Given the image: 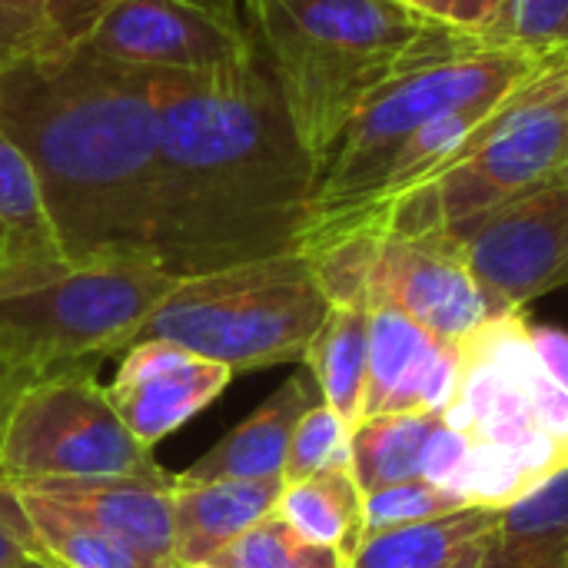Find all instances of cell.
Segmentation results:
<instances>
[{
    "instance_id": "31",
    "label": "cell",
    "mask_w": 568,
    "mask_h": 568,
    "mask_svg": "<svg viewBox=\"0 0 568 568\" xmlns=\"http://www.w3.org/2000/svg\"><path fill=\"white\" fill-rule=\"evenodd\" d=\"M532 346L542 369L568 393V333L559 326H532Z\"/></svg>"
},
{
    "instance_id": "8",
    "label": "cell",
    "mask_w": 568,
    "mask_h": 568,
    "mask_svg": "<svg viewBox=\"0 0 568 568\" xmlns=\"http://www.w3.org/2000/svg\"><path fill=\"white\" fill-rule=\"evenodd\" d=\"M566 160L568 53H562L506 103V110L436 183L389 206L363 233L449 230L549 183Z\"/></svg>"
},
{
    "instance_id": "15",
    "label": "cell",
    "mask_w": 568,
    "mask_h": 568,
    "mask_svg": "<svg viewBox=\"0 0 568 568\" xmlns=\"http://www.w3.org/2000/svg\"><path fill=\"white\" fill-rule=\"evenodd\" d=\"M27 486L57 506L70 509L123 549L153 568H173V483H146L130 476H83V479H27Z\"/></svg>"
},
{
    "instance_id": "28",
    "label": "cell",
    "mask_w": 568,
    "mask_h": 568,
    "mask_svg": "<svg viewBox=\"0 0 568 568\" xmlns=\"http://www.w3.org/2000/svg\"><path fill=\"white\" fill-rule=\"evenodd\" d=\"M349 436H353V429L320 399L316 406H310L303 413V419L293 429L283 479L300 483L323 469L349 466Z\"/></svg>"
},
{
    "instance_id": "11",
    "label": "cell",
    "mask_w": 568,
    "mask_h": 568,
    "mask_svg": "<svg viewBox=\"0 0 568 568\" xmlns=\"http://www.w3.org/2000/svg\"><path fill=\"white\" fill-rule=\"evenodd\" d=\"M80 47L143 73H213L260 50L250 23L196 0H116Z\"/></svg>"
},
{
    "instance_id": "29",
    "label": "cell",
    "mask_w": 568,
    "mask_h": 568,
    "mask_svg": "<svg viewBox=\"0 0 568 568\" xmlns=\"http://www.w3.org/2000/svg\"><path fill=\"white\" fill-rule=\"evenodd\" d=\"M57 47L63 43L50 30L40 0H0V70Z\"/></svg>"
},
{
    "instance_id": "3",
    "label": "cell",
    "mask_w": 568,
    "mask_h": 568,
    "mask_svg": "<svg viewBox=\"0 0 568 568\" xmlns=\"http://www.w3.org/2000/svg\"><path fill=\"white\" fill-rule=\"evenodd\" d=\"M246 23L320 173L356 110L459 33L399 0H263Z\"/></svg>"
},
{
    "instance_id": "35",
    "label": "cell",
    "mask_w": 568,
    "mask_h": 568,
    "mask_svg": "<svg viewBox=\"0 0 568 568\" xmlns=\"http://www.w3.org/2000/svg\"><path fill=\"white\" fill-rule=\"evenodd\" d=\"M403 7L429 17V20H446L449 23V13H453V0H399Z\"/></svg>"
},
{
    "instance_id": "14",
    "label": "cell",
    "mask_w": 568,
    "mask_h": 568,
    "mask_svg": "<svg viewBox=\"0 0 568 568\" xmlns=\"http://www.w3.org/2000/svg\"><path fill=\"white\" fill-rule=\"evenodd\" d=\"M459 369V343L406 313L369 303V369L363 419L386 413H443Z\"/></svg>"
},
{
    "instance_id": "7",
    "label": "cell",
    "mask_w": 568,
    "mask_h": 568,
    "mask_svg": "<svg viewBox=\"0 0 568 568\" xmlns=\"http://www.w3.org/2000/svg\"><path fill=\"white\" fill-rule=\"evenodd\" d=\"M329 300L306 253L180 276L136 339H170L236 373L303 363ZM133 339V343H136Z\"/></svg>"
},
{
    "instance_id": "34",
    "label": "cell",
    "mask_w": 568,
    "mask_h": 568,
    "mask_svg": "<svg viewBox=\"0 0 568 568\" xmlns=\"http://www.w3.org/2000/svg\"><path fill=\"white\" fill-rule=\"evenodd\" d=\"M499 7H503V0H453L449 23L466 33H479L496 17Z\"/></svg>"
},
{
    "instance_id": "40",
    "label": "cell",
    "mask_w": 568,
    "mask_h": 568,
    "mask_svg": "<svg viewBox=\"0 0 568 568\" xmlns=\"http://www.w3.org/2000/svg\"><path fill=\"white\" fill-rule=\"evenodd\" d=\"M256 3H263V0H243V10H250V7H256Z\"/></svg>"
},
{
    "instance_id": "4",
    "label": "cell",
    "mask_w": 568,
    "mask_h": 568,
    "mask_svg": "<svg viewBox=\"0 0 568 568\" xmlns=\"http://www.w3.org/2000/svg\"><path fill=\"white\" fill-rule=\"evenodd\" d=\"M443 419L469 446L453 486L469 506L503 509L568 466V393L542 369L523 313L493 316L459 339Z\"/></svg>"
},
{
    "instance_id": "37",
    "label": "cell",
    "mask_w": 568,
    "mask_h": 568,
    "mask_svg": "<svg viewBox=\"0 0 568 568\" xmlns=\"http://www.w3.org/2000/svg\"><path fill=\"white\" fill-rule=\"evenodd\" d=\"M196 3H206V7H213V10L236 13V17H240V7H243V0H196Z\"/></svg>"
},
{
    "instance_id": "6",
    "label": "cell",
    "mask_w": 568,
    "mask_h": 568,
    "mask_svg": "<svg viewBox=\"0 0 568 568\" xmlns=\"http://www.w3.org/2000/svg\"><path fill=\"white\" fill-rule=\"evenodd\" d=\"M173 286L153 260L0 256V349L37 373L123 353Z\"/></svg>"
},
{
    "instance_id": "2",
    "label": "cell",
    "mask_w": 568,
    "mask_h": 568,
    "mask_svg": "<svg viewBox=\"0 0 568 568\" xmlns=\"http://www.w3.org/2000/svg\"><path fill=\"white\" fill-rule=\"evenodd\" d=\"M0 126L33 163L70 263L153 260L160 110L150 73L83 47L23 57L0 70Z\"/></svg>"
},
{
    "instance_id": "24",
    "label": "cell",
    "mask_w": 568,
    "mask_h": 568,
    "mask_svg": "<svg viewBox=\"0 0 568 568\" xmlns=\"http://www.w3.org/2000/svg\"><path fill=\"white\" fill-rule=\"evenodd\" d=\"M27 509V519L43 546V552L63 568H153L143 562L136 552L123 549L120 542H113L110 536H103L100 529H93L90 523H83L80 516H73L70 509L57 506L53 499L10 483Z\"/></svg>"
},
{
    "instance_id": "16",
    "label": "cell",
    "mask_w": 568,
    "mask_h": 568,
    "mask_svg": "<svg viewBox=\"0 0 568 568\" xmlns=\"http://www.w3.org/2000/svg\"><path fill=\"white\" fill-rule=\"evenodd\" d=\"M323 396L313 376H290L250 419H243L233 433H226L210 453H203L176 483H216V479H273L283 476L290 439L296 423L310 406Z\"/></svg>"
},
{
    "instance_id": "19",
    "label": "cell",
    "mask_w": 568,
    "mask_h": 568,
    "mask_svg": "<svg viewBox=\"0 0 568 568\" xmlns=\"http://www.w3.org/2000/svg\"><path fill=\"white\" fill-rule=\"evenodd\" d=\"M323 403L353 429L363 419L369 369V300L329 303V313L303 356Z\"/></svg>"
},
{
    "instance_id": "13",
    "label": "cell",
    "mask_w": 568,
    "mask_h": 568,
    "mask_svg": "<svg viewBox=\"0 0 568 568\" xmlns=\"http://www.w3.org/2000/svg\"><path fill=\"white\" fill-rule=\"evenodd\" d=\"M233 379V369L170 339H136L123 349L106 396L123 426L156 446L203 413Z\"/></svg>"
},
{
    "instance_id": "30",
    "label": "cell",
    "mask_w": 568,
    "mask_h": 568,
    "mask_svg": "<svg viewBox=\"0 0 568 568\" xmlns=\"http://www.w3.org/2000/svg\"><path fill=\"white\" fill-rule=\"evenodd\" d=\"M116 0H40L43 17L63 47H80Z\"/></svg>"
},
{
    "instance_id": "9",
    "label": "cell",
    "mask_w": 568,
    "mask_h": 568,
    "mask_svg": "<svg viewBox=\"0 0 568 568\" xmlns=\"http://www.w3.org/2000/svg\"><path fill=\"white\" fill-rule=\"evenodd\" d=\"M130 476L173 483L116 416L106 386L97 383L93 363L63 366L33 379L0 439V479H83Z\"/></svg>"
},
{
    "instance_id": "32",
    "label": "cell",
    "mask_w": 568,
    "mask_h": 568,
    "mask_svg": "<svg viewBox=\"0 0 568 568\" xmlns=\"http://www.w3.org/2000/svg\"><path fill=\"white\" fill-rule=\"evenodd\" d=\"M40 376H43V373H37V369L17 363L13 356H7V353L0 349V439H3L7 419H10V413H13L20 393H23L33 379H40Z\"/></svg>"
},
{
    "instance_id": "21",
    "label": "cell",
    "mask_w": 568,
    "mask_h": 568,
    "mask_svg": "<svg viewBox=\"0 0 568 568\" xmlns=\"http://www.w3.org/2000/svg\"><path fill=\"white\" fill-rule=\"evenodd\" d=\"M363 503L366 496L353 476V466H333L310 479L286 483L276 516H283L303 539L329 546L353 562L366 536Z\"/></svg>"
},
{
    "instance_id": "27",
    "label": "cell",
    "mask_w": 568,
    "mask_h": 568,
    "mask_svg": "<svg viewBox=\"0 0 568 568\" xmlns=\"http://www.w3.org/2000/svg\"><path fill=\"white\" fill-rule=\"evenodd\" d=\"M469 503L463 496H456L453 489H446L439 483L406 479V483L366 493L363 523H366V536H373V532H386V529H396V526H413V523L439 519V516L459 513Z\"/></svg>"
},
{
    "instance_id": "38",
    "label": "cell",
    "mask_w": 568,
    "mask_h": 568,
    "mask_svg": "<svg viewBox=\"0 0 568 568\" xmlns=\"http://www.w3.org/2000/svg\"><path fill=\"white\" fill-rule=\"evenodd\" d=\"M552 180H556V183H562V186L568 190V160H566V166H562V170H559V173H556Z\"/></svg>"
},
{
    "instance_id": "22",
    "label": "cell",
    "mask_w": 568,
    "mask_h": 568,
    "mask_svg": "<svg viewBox=\"0 0 568 568\" xmlns=\"http://www.w3.org/2000/svg\"><path fill=\"white\" fill-rule=\"evenodd\" d=\"M499 509L466 506L459 513L373 532L356 549L349 568H449L473 542L493 532Z\"/></svg>"
},
{
    "instance_id": "23",
    "label": "cell",
    "mask_w": 568,
    "mask_h": 568,
    "mask_svg": "<svg viewBox=\"0 0 568 568\" xmlns=\"http://www.w3.org/2000/svg\"><path fill=\"white\" fill-rule=\"evenodd\" d=\"M0 256L10 260L63 256L37 170L3 126H0Z\"/></svg>"
},
{
    "instance_id": "20",
    "label": "cell",
    "mask_w": 568,
    "mask_h": 568,
    "mask_svg": "<svg viewBox=\"0 0 568 568\" xmlns=\"http://www.w3.org/2000/svg\"><path fill=\"white\" fill-rule=\"evenodd\" d=\"M439 426L443 413H386L359 419L349 436V466L363 496L406 479H423Z\"/></svg>"
},
{
    "instance_id": "17",
    "label": "cell",
    "mask_w": 568,
    "mask_h": 568,
    "mask_svg": "<svg viewBox=\"0 0 568 568\" xmlns=\"http://www.w3.org/2000/svg\"><path fill=\"white\" fill-rule=\"evenodd\" d=\"M286 489L273 479H216L183 486L173 479V556L176 566H203L213 552L230 546L250 526L276 513Z\"/></svg>"
},
{
    "instance_id": "12",
    "label": "cell",
    "mask_w": 568,
    "mask_h": 568,
    "mask_svg": "<svg viewBox=\"0 0 568 568\" xmlns=\"http://www.w3.org/2000/svg\"><path fill=\"white\" fill-rule=\"evenodd\" d=\"M369 236V303L393 306L453 343L496 316L449 230H383Z\"/></svg>"
},
{
    "instance_id": "1",
    "label": "cell",
    "mask_w": 568,
    "mask_h": 568,
    "mask_svg": "<svg viewBox=\"0 0 568 568\" xmlns=\"http://www.w3.org/2000/svg\"><path fill=\"white\" fill-rule=\"evenodd\" d=\"M160 146L150 256L180 276L300 253L320 163L256 50L213 73H150Z\"/></svg>"
},
{
    "instance_id": "26",
    "label": "cell",
    "mask_w": 568,
    "mask_h": 568,
    "mask_svg": "<svg viewBox=\"0 0 568 568\" xmlns=\"http://www.w3.org/2000/svg\"><path fill=\"white\" fill-rule=\"evenodd\" d=\"M473 37L496 50H568V0H503L496 17Z\"/></svg>"
},
{
    "instance_id": "39",
    "label": "cell",
    "mask_w": 568,
    "mask_h": 568,
    "mask_svg": "<svg viewBox=\"0 0 568 568\" xmlns=\"http://www.w3.org/2000/svg\"><path fill=\"white\" fill-rule=\"evenodd\" d=\"M20 568H63V566H50V562H30V566H20Z\"/></svg>"
},
{
    "instance_id": "25",
    "label": "cell",
    "mask_w": 568,
    "mask_h": 568,
    "mask_svg": "<svg viewBox=\"0 0 568 568\" xmlns=\"http://www.w3.org/2000/svg\"><path fill=\"white\" fill-rule=\"evenodd\" d=\"M203 566L210 568H349V562L329 549L303 539L283 516L270 513L230 546L213 552Z\"/></svg>"
},
{
    "instance_id": "5",
    "label": "cell",
    "mask_w": 568,
    "mask_h": 568,
    "mask_svg": "<svg viewBox=\"0 0 568 568\" xmlns=\"http://www.w3.org/2000/svg\"><path fill=\"white\" fill-rule=\"evenodd\" d=\"M562 53H523L496 50L479 37L459 30L453 43L416 60L403 73L389 77L349 120L329 163L320 173L313 210L300 240V253L329 246L379 193L403 143L433 116L506 97L536 80Z\"/></svg>"
},
{
    "instance_id": "18",
    "label": "cell",
    "mask_w": 568,
    "mask_h": 568,
    "mask_svg": "<svg viewBox=\"0 0 568 568\" xmlns=\"http://www.w3.org/2000/svg\"><path fill=\"white\" fill-rule=\"evenodd\" d=\"M483 568H568V466L499 509Z\"/></svg>"
},
{
    "instance_id": "10",
    "label": "cell",
    "mask_w": 568,
    "mask_h": 568,
    "mask_svg": "<svg viewBox=\"0 0 568 568\" xmlns=\"http://www.w3.org/2000/svg\"><path fill=\"white\" fill-rule=\"evenodd\" d=\"M496 316L568 286V190L549 180L449 226Z\"/></svg>"
},
{
    "instance_id": "33",
    "label": "cell",
    "mask_w": 568,
    "mask_h": 568,
    "mask_svg": "<svg viewBox=\"0 0 568 568\" xmlns=\"http://www.w3.org/2000/svg\"><path fill=\"white\" fill-rule=\"evenodd\" d=\"M30 562H50V566H57L43 549H37L33 542H27L17 529H10L0 519V568H20L30 566Z\"/></svg>"
},
{
    "instance_id": "36",
    "label": "cell",
    "mask_w": 568,
    "mask_h": 568,
    "mask_svg": "<svg viewBox=\"0 0 568 568\" xmlns=\"http://www.w3.org/2000/svg\"><path fill=\"white\" fill-rule=\"evenodd\" d=\"M483 559H486V536L479 542H473L449 568H483Z\"/></svg>"
},
{
    "instance_id": "41",
    "label": "cell",
    "mask_w": 568,
    "mask_h": 568,
    "mask_svg": "<svg viewBox=\"0 0 568 568\" xmlns=\"http://www.w3.org/2000/svg\"><path fill=\"white\" fill-rule=\"evenodd\" d=\"M173 568H210V566H173Z\"/></svg>"
}]
</instances>
